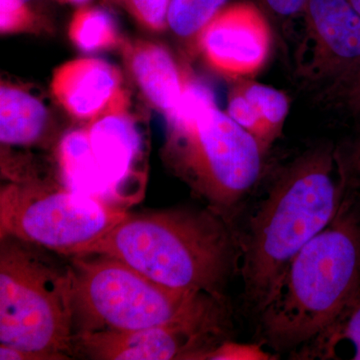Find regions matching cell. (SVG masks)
<instances>
[{
    "label": "cell",
    "mask_w": 360,
    "mask_h": 360,
    "mask_svg": "<svg viewBox=\"0 0 360 360\" xmlns=\"http://www.w3.org/2000/svg\"><path fill=\"white\" fill-rule=\"evenodd\" d=\"M347 175L328 146L309 149L281 169L264 198L236 224L246 307L259 314L291 260L335 219Z\"/></svg>",
    "instance_id": "obj_1"
},
{
    "label": "cell",
    "mask_w": 360,
    "mask_h": 360,
    "mask_svg": "<svg viewBox=\"0 0 360 360\" xmlns=\"http://www.w3.org/2000/svg\"><path fill=\"white\" fill-rule=\"evenodd\" d=\"M85 255L117 258L170 290L221 300L240 260L236 226L208 206L129 213L70 257Z\"/></svg>",
    "instance_id": "obj_2"
},
{
    "label": "cell",
    "mask_w": 360,
    "mask_h": 360,
    "mask_svg": "<svg viewBox=\"0 0 360 360\" xmlns=\"http://www.w3.org/2000/svg\"><path fill=\"white\" fill-rule=\"evenodd\" d=\"M360 290V200L347 186L340 210L291 260L258 316L264 345L293 355L340 316Z\"/></svg>",
    "instance_id": "obj_3"
},
{
    "label": "cell",
    "mask_w": 360,
    "mask_h": 360,
    "mask_svg": "<svg viewBox=\"0 0 360 360\" xmlns=\"http://www.w3.org/2000/svg\"><path fill=\"white\" fill-rule=\"evenodd\" d=\"M165 118L163 162L208 207L236 224L262 179L266 153L217 108L212 89L198 77Z\"/></svg>",
    "instance_id": "obj_4"
},
{
    "label": "cell",
    "mask_w": 360,
    "mask_h": 360,
    "mask_svg": "<svg viewBox=\"0 0 360 360\" xmlns=\"http://www.w3.org/2000/svg\"><path fill=\"white\" fill-rule=\"evenodd\" d=\"M39 245L0 238V345L73 356L72 266H63Z\"/></svg>",
    "instance_id": "obj_5"
},
{
    "label": "cell",
    "mask_w": 360,
    "mask_h": 360,
    "mask_svg": "<svg viewBox=\"0 0 360 360\" xmlns=\"http://www.w3.org/2000/svg\"><path fill=\"white\" fill-rule=\"evenodd\" d=\"M71 266L75 333L136 330L167 323L212 296L170 290L108 255L75 257Z\"/></svg>",
    "instance_id": "obj_6"
},
{
    "label": "cell",
    "mask_w": 360,
    "mask_h": 360,
    "mask_svg": "<svg viewBox=\"0 0 360 360\" xmlns=\"http://www.w3.org/2000/svg\"><path fill=\"white\" fill-rule=\"evenodd\" d=\"M129 212L103 198L44 180H13L0 191V238L11 236L70 255Z\"/></svg>",
    "instance_id": "obj_7"
},
{
    "label": "cell",
    "mask_w": 360,
    "mask_h": 360,
    "mask_svg": "<svg viewBox=\"0 0 360 360\" xmlns=\"http://www.w3.org/2000/svg\"><path fill=\"white\" fill-rule=\"evenodd\" d=\"M229 302L210 296L167 323L129 331L75 333L73 355L101 360H205L229 340Z\"/></svg>",
    "instance_id": "obj_8"
},
{
    "label": "cell",
    "mask_w": 360,
    "mask_h": 360,
    "mask_svg": "<svg viewBox=\"0 0 360 360\" xmlns=\"http://www.w3.org/2000/svg\"><path fill=\"white\" fill-rule=\"evenodd\" d=\"M296 54L303 79L341 86L360 68V15L348 0H307Z\"/></svg>",
    "instance_id": "obj_9"
},
{
    "label": "cell",
    "mask_w": 360,
    "mask_h": 360,
    "mask_svg": "<svg viewBox=\"0 0 360 360\" xmlns=\"http://www.w3.org/2000/svg\"><path fill=\"white\" fill-rule=\"evenodd\" d=\"M271 42V28L264 11L251 2H238L213 16L201 30L194 49L213 71L240 80L264 68Z\"/></svg>",
    "instance_id": "obj_10"
},
{
    "label": "cell",
    "mask_w": 360,
    "mask_h": 360,
    "mask_svg": "<svg viewBox=\"0 0 360 360\" xmlns=\"http://www.w3.org/2000/svg\"><path fill=\"white\" fill-rule=\"evenodd\" d=\"M131 94L123 89L86 125L92 153L111 193L134 187L146 180V122L134 108Z\"/></svg>",
    "instance_id": "obj_11"
},
{
    "label": "cell",
    "mask_w": 360,
    "mask_h": 360,
    "mask_svg": "<svg viewBox=\"0 0 360 360\" xmlns=\"http://www.w3.org/2000/svg\"><path fill=\"white\" fill-rule=\"evenodd\" d=\"M124 65L149 105L167 115L184 96L193 73L165 45L149 40H124Z\"/></svg>",
    "instance_id": "obj_12"
},
{
    "label": "cell",
    "mask_w": 360,
    "mask_h": 360,
    "mask_svg": "<svg viewBox=\"0 0 360 360\" xmlns=\"http://www.w3.org/2000/svg\"><path fill=\"white\" fill-rule=\"evenodd\" d=\"M123 87L122 73L101 58L73 59L59 65L51 78L54 98L80 120L96 117Z\"/></svg>",
    "instance_id": "obj_13"
},
{
    "label": "cell",
    "mask_w": 360,
    "mask_h": 360,
    "mask_svg": "<svg viewBox=\"0 0 360 360\" xmlns=\"http://www.w3.org/2000/svg\"><path fill=\"white\" fill-rule=\"evenodd\" d=\"M52 130V113L32 85L2 80L0 86V141L4 148H32L44 143Z\"/></svg>",
    "instance_id": "obj_14"
},
{
    "label": "cell",
    "mask_w": 360,
    "mask_h": 360,
    "mask_svg": "<svg viewBox=\"0 0 360 360\" xmlns=\"http://www.w3.org/2000/svg\"><path fill=\"white\" fill-rule=\"evenodd\" d=\"M58 160L66 186L113 202L110 186L92 153L86 127L63 135L58 144Z\"/></svg>",
    "instance_id": "obj_15"
},
{
    "label": "cell",
    "mask_w": 360,
    "mask_h": 360,
    "mask_svg": "<svg viewBox=\"0 0 360 360\" xmlns=\"http://www.w3.org/2000/svg\"><path fill=\"white\" fill-rule=\"evenodd\" d=\"M68 37L85 52L110 51L122 47L124 39L115 16L98 6L79 7L68 25Z\"/></svg>",
    "instance_id": "obj_16"
},
{
    "label": "cell",
    "mask_w": 360,
    "mask_h": 360,
    "mask_svg": "<svg viewBox=\"0 0 360 360\" xmlns=\"http://www.w3.org/2000/svg\"><path fill=\"white\" fill-rule=\"evenodd\" d=\"M345 342L352 348L350 359L360 360V290L329 328L291 356L296 359H329L333 350Z\"/></svg>",
    "instance_id": "obj_17"
},
{
    "label": "cell",
    "mask_w": 360,
    "mask_h": 360,
    "mask_svg": "<svg viewBox=\"0 0 360 360\" xmlns=\"http://www.w3.org/2000/svg\"><path fill=\"white\" fill-rule=\"evenodd\" d=\"M248 98L253 112L257 115L264 129L267 148L276 141L283 130L284 122L290 110V101L284 92L245 79L238 80L236 84Z\"/></svg>",
    "instance_id": "obj_18"
},
{
    "label": "cell",
    "mask_w": 360,
    "mask_h": 360,
    "mask_svg": "<svg viewBox=\"0 0 360 360\" xmlns=\"http://www.w3.org/2000/svg\"><path fill=\"white\" fill-rule=\"evenodd\" d=\"M227 0H170L168 26L172 32L189 46L195 47L201 30Z\"/></svg>",
    "instance_id": "obj_19"
},
{
    "label": "cell",
    "mask_w": 360,
    "mask_h": 360,
    "mask_svg": "<svg viewBox=\"0 0 360 360\" xmlns=\"http://www.w3.org/2000/svg\"><path fill=\"white\" fill-rule=\"evenodd\" d=\"M37 11L25 0H0V32L2 35L37 33L42 27Z\"/></svg>",
    "instance_id": "obj_20"
},
{
    "label": "cell",
    "mask_w": 360,
    "mask_h": 360,
    "mask_svg": "<svg viewBox=\"0 0 360 360\" xmlns=\"http://www.w3.org/2000/svg\"><path fill=\"white\" fill-rule=\"evenodd\" d=\"M139 25L151 32H162L168 26L170 0H122Z\"/></svg>",
    "instance_id": "obj_21"
},
{
    "label": "cell",
    "mask_w": 360,
    "mask_h": 360,
    "mask_svg": "<svg viewBox=\"0 0 360 360\" xmlns=\"http://www.w3.org/2000/svg\"><path fill=\"white\" fill-rule=\"evenodd\" d=\"M270 355L266 354L258 345H240L231 340L214 348L212 352L206 354L205 359H269Z\"/></svg>",
    "instance_id": "obj_22"
},
{
    "label": "cell",
    "mask_w": 360,
    "mask_h": 360,
    "mask_svg": "<svg viewBox=\"0 0 360 360\" xmlns=\"http://www.w3.org/2000/svg\"><path fill=\"white\" fill-rule=\"evenodd\" d=\"M262 8L279 20H290L302 14L307 0H258Z\"/></svg>",
    "instance_id": "obj_23"
},
{
    "label": "cell",
    "mask_w": 360,
    "mask_h": 360,
    "mask_svg": "<svg viewBox=\"0 0 360 360\" xmlns=\"http://www.w3.org/2000/svg\"><path fill=\"white\" fill-rule=\"evenodd\" d=\"M338 156L341 167L347 175V181L349 184H354L355 180L360 177V132L350 148L349 155L345 158H341L340 153Z\"/></svg>",
    "instance_id": "obj_24"
},
{
    "label": "cell",
    "mask_w": 360,
    "mask_h": 360,
    "mask_svg": "<svg viewBox=\"0 0 360 360\" xmlns=\"http://www.w3.org/2000/svg\"><path fill=\"white\" fill-rule=\"evenodd\" d=\"M0 359L1 360H58L51 354H41L32 350L20 349L7 345H0Z\"/></svg>",
    "instance_id": "obj_25"
},
{
    "label": "cell",
    "mask_w": 360,
    "mask_h": 360,
    "mask_svg": "<svg viewBox=\"0 0 360 360\" xmlns=\"http://www.w3.org/2000/svg\"><path fill=\"white\" fill-rule=\"evenodd\" d=\"M348 108L354 113H360V68L343 89Z\"/></svg>",
    "instance_id": "obj_26"
},
{
    "label": "cell",
    "mask_w": 360,
    "mask_h": 360,
    "mask_svg": "<svg viewBox=\"0 0 360 360\" xmlns=\"http://www.w3.org/2000/svg\"><path fill=\"white\" fill-rule=\"evenodd\" d=\"M348 2L352 4V7H354L355 11H356L360 15V0H348Z\"/></svg>",
    "instance_id": "obj_27"
},
{
    "label": "cell",
    "mask_w": 360,
    "mask_h": 360,
    "mask_svg": "<svg viewBox=\"0 0 360 360\" xmlns=\"http://www.w3.org/2000/svg\"><path fill=\"white\" fill-rule=\"evenodd\" d=\"M58 1L65 2V4H84V2L89 1V0H58Z\"/></svg>",
    "instance_id": "obj_28"
},
{
    "label": "cell",
    "mask_w": 360,
    "mask_h": 360,
    "mask_svg": "<svg viewBox=\"0 0 360 360\" xmlns=\"http://www.w3.org/2000/svg\"><path fill=\"white\" fill-rule=\"evenodd\" d=\"M25 1L28 2V4H30V2L35 1V0H25Z\"/></svg>",
    "instance_id": "obj_29"
},
{
    "label": "cell",
    "mask_w": 360,
    "mask_h": 360,
    "mask_svg": "<svg viewBox=\"0 0 360 360\" xmlns=\"http://www.w3.org/2000/svg\"><path fill=\"white\" fill-rule=\"evenodd\" d=\"M113 1H116V2H122V0H113Z\"/></svg>",
    "instance_id": "obj_30"
}]
</instances>
